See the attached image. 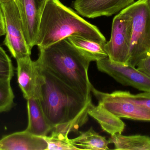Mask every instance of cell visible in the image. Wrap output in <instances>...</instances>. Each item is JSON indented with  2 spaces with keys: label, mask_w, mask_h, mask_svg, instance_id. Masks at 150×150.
Returning a JSON list of instances; mask_svg holds the SVG:
<instances>
[{
  "label": "cell",
  "mask_w": 150,
  "mask_h": 150,
  "mask_svg": "<svg viewBox=\"0 0 150 150\" xmlns=\"http://www.w3.org/2000/svg\"><path fill=\"white\" fill-rule=\"evenodd\" d=\"M40 68L45 82L39 100L47 121L55 131L68 135L71 132L77 133L79 129L88 121L92 98H86Z\"/></svg>",
  "instance_id": "cell-1"
},
{
  "label": "cell",
  "mask_w": 150,
  "mask_h": 150,
  "mask_svg": "<svg viewBox=\"0 0 150 150\" xmlns=\"http://www.w3.org/2000/svg\"><path fill=\"white\" fill-rule=\"evenodd\" d=\"M37 63L86 99L91 98L93 85L88 70L91 62L67 38L39 48Z\"/></svg>",
  "instance_id": "cell-2"
},
{
  "label": "cell",
  "mask_w": 150,
  "mask_h": 150,
  "mask_svg": "<svg viewBox=\"0 0 150 150\" xmlns=\"http://www.w3.org/2000/svg\"><path fill=\"white\" fill-rule=\"evenodd\" d=\"M74 36L107 42L96 26L82 18L59 0H47L41 16L36 45L38 48H45Z\"/></svg>",
  "instance_id": "cell-3"
},
{
  "label": "cell",
  "mask_w": 150,
  "mask_h": 150,
  "mask_svg": "<svg viewBox=\"0 0 150 150\" xmlns=\"http://www.w3.org/2000/svg\"><path fill=\"white\" fill-rule=\"evenodd\" d=\"M132 20L130 57L128 65L136 67L150 54V9L147 0H138L126 8Z\"/></svg>",
  "instance_id": "cell-4"
},
{
  "label": "cell",
  "mask_w": 150,
  "mask_h": 150,
  "mask_svg": "<svg viewBox=\"0 0 150 150\" xmlns=\"http://www.w3.org/2000/svg\"><path fill=\"white\" fill-rule=\"evenodd\" d=\"M132 33V18L125 8L114 18L111 38L105 45L110 60L127 65L130 57Z\"/></svg>",
  "instance_id": "cell-5"
},
{
  "label": "cell",
  "mask_w": 150,
  "mask_h": 150,
  "mask_svg": "<svg viewBox=\"0 0 150 150\" xmlns=\"http://www.w3.org/2000/svg\"><path fill=\"white\" fill-rule=\"evenodd\" d=\"M0 7L5 26V45L16 60L30 56L31 50L25 37L21 15L16 2L8 1L2 3Z\"/></svg>",
  "instance_id": "cell-6"
},
{
  "label": "cell",
  "mask_w": 150,
  "mask_h": 150,
  "mask_svg": "<svg viewBox=\"0 0 150 150\" xmlns=\"http://www.w3.org/2000/svg\"><path fill=\"white\" fill-rule=\"evenodd\" d=\"M91 92L99 105L119 118L134 120L150 121V108L126 100L112 93L102 92L92 87Z\"/></svg>",
  "instance_id": "cell-7"
},
{
  "label": "cell",
  "mask_w": 150,
  "mask_h": 150,
  "mask_svg": "<svg viewBox=\"0 0 150 150\" xmlns=\"http://www.w3.org/2000/svg\"><path fill=\"white\" fill-rule=\"evenodd\" d=\"M96 63L99 71L107 74L121 84L150 92V77L136 67L113 62L108 57L98 61Z\"/></svg>",
  "instance_id": "cell-8"
},
{
  "label": "cell",
  "mask_w": 150,
  "mask_h": 150,
  "mask_svg": "<svg viewBox=\"0 0 150 150\" xmlns=\"http://www.w3.org/2000/svg\"><path fill=\"white\" fill-rule=\"evenodd\" d=\"M16 61L18 82L24 98L26 100L40 99L45 82L41 68L30 56L18 59Z\"/></svg>",
  "instance_id": "cell-9"
},
{
  "label": "cell",
  "mask_w": 150,
  "mask_h": 150,
  "mask_svg": "<svg viewBox=\"0 0 150 150\" xmlns=\"http://www.w3.org/2000/svg\"><path fill=\"white\" fill-rule=\"evenodd\" d=\"M47 0H19L17 2L20 11L23 29L30 49L36 45L39 27Z\"/></svg>",
  "instance_id": "cell-10"
},
{
  "label": "cell",
  "mask_w": 150,
  "mask_h": 150,
  "mask_svg": "<svg viewBox=\"0 0 150 150\" xmlns=\"http://www.w3.org/2000/svg\"><path fill=\"white\" fill-rule=\"evenodd\" d=\"M135 0H75L73 6L85 17L94 18L110 16L120 12L134 2Z\"/></svg>",
  "instance_id": "cell-11"
},
{
  "label": "cell",
  "mask_w": 150,
  "mask_h": 150,
  "mask_svg": "<svg viewBox=\"0 0 150 150\" xmlns=\"http://www.w3.org/2000/svg\"><path fill=\"white\" fill-rule=\"evenodd\" d=\"M47 148L43 137L25 130L12 133L0 140V150H47Z\"/></svg>",
  "instance_id": "cell-12"
},
{
  "label": "cell",
  "mask_w": 150,
  "mask_h": 150,
  "mask_svg": "<svg viewBox=\"0 0 150 150\" xmlns=\"http://www.w3.org/2000/svg\"><path fill=\"white\" fill-rule=\"evenodd\" d=\"M27 109L28 123L25 130L38 136H47L53 128L45 116L39 99L27 100Z\"/></svg>",
  "instance_id": "cell-13"
},
{
  "label": "cell",
  "mask_w": 150,
  "mask_h": 150,
  "mask_svg": "<svg viewBox=\"0 0 150 150\" xmlns=\"http://www.w3.org/2000/svg\"><path fill=\"white\" fill-rule=\"evenodd\" d=\"M88 114L98 122L104 131L111 136L122 134L125 129L126 125L120 118L99 104L95 106L92 103L89 108Z\"/></svg>",
  "instance_id": "cell-14"
},
{
  "label": "cell",
  "mask_w": 150,
  "mask_h": 150,
  "mask_svg": "<svg viewBox=\"0 0 150 150\" xmlns=\"http://www.w3.org/2000/svg\"><path fill=\"white\" fill-rule=\"evenodd\" d=\"M67 38L91 62H97L108 57L105 49L106 42H99L79 36H71Z\"/></svg>",
  "instance_id": "cell-15"
},
{
  "label": "cell",
  "mask_w": 150,
  "mask_h": 150,
  "mask_svg": "<svg viewBox=\"0 0 150 150\" xmlns=\"http://www.w3.org/2000/svg\"><path fill=\"white\" fill-rule=\"evenodd\" d=\"M108 140L114 144L115 150H150V136H147L116 134Z\"/></svg>",
  "instance_id": "cell-16"
},
{
  "label": "cell",
  "mask_w": 150,
  "mask_h": 150,
  "mask_svg": "<svg viewBox=\"0 0 150 150\" xmlns=\"http://www.w3.org/2000/svg\"><path fill=\"white\" fill-rule=\"evenodd\" d=\"M79 135L71 139L72 143L80 150H108L109 140L100 135L93 128L85 132L79 131Z\"/></svg>",
  "instance_id": "cell-17"
},
{
  "label": "cell",
  "mask_w": 150,
  "mask_h": 150,
  "mask_svg": "<svg viewBox=\"0 0 150 150\" xmlns=\"http://www.w3.org/2000/svg\"><path fill=\"white\" fill-rule=\"evenodd\" d=\"M68 135L52 129L50 136L42 137L47 144V150H80L72 143Z\"/></svg>",
  "instance_id": "cell-18"
},
{
  "label": "cell",
  "mask_w": 150,
  "mask_h": 150,
  "mask_svg": "<svg viewBox=\"0 0 150 150\" xmlns=\"http://www.w3.org/2000/svg\"><path fill=\"white\" fill-rule=\"evenodd\" d=\"M11 81L0 79V114L11 110L15 105Z\"/></svg>",
  "instance_id": "cell-19"
},
{
  "label": "cell",
  "mask_w": 150,
  "mask_h": 150,
  "mask_svg": "<svg viewBox=\"0 0 150 150\" xmlns=\"http://www.w3.org/2000/svg\"><path fill=\"white\" fill-rule=\"evenodd\" d=\"M14 75V68L11 59L0 46V79L11 81Z\"/></svg>",
  "instance_id": "cell-20"
},
{
  "label": "cell",
  "mask_w": 150,
  "mask_h": 150,
  "mask_svg": "<svg viewBox=\"0 0 150 150\" xmlns=\"http://www.w3.org/2000/svg\"><path fill=\"white\" fill-rule=\"evenodd\" d=\"M115 93L122 98L150 108V92H143L138 94H133L128 91H115Z\"/></svg>",
  "instance_id": "cell-21"
},
{
  "label": "cell",
  "mask_w": 150,
  "mask_h": 150,
  "mask_svg": "<svg viewBox=\"0 0 150 150\" xmlns=\"http://www.w3.org/2000/svg\"><path fill=\"white\" fill-rule=\"evenodd\" d=\"M136 68L139 71L150 77V54L140 60Z\"/></svg>",
  "instance_id": "cell-22"
},
{
  "label": "cell",
  "mask_w": 150,
  "mask_h": 150,
  "mask_svg": "<svg viewBox=\"0 0 150 150\" xmlns=\"http://www.w3.org/2000/svg\"><path fill=\"white\" fill-rule=\"evenodd\" d=\"M5 34V26L1 9L0 7V37Z\"/></svg>",
  "instance_id": "cell-23"
},
{
  "label": "cell",
  "mask_w": 150,
  "mask_h": 150,
  "mask_svg": "<svg viewBox=\"0 0 150 150\" xmlns=\"http://www.w3.org/2000/svg\"><path fill=\"white\" fill-rule=\"evenodd\" d=\"M13 1L16 2H18L19 0H0V5L3 3L5 2L8 1Z\"/></svg>",
  "instance_id": "cell-24"
},
{
  "label": "cell",
  "mask_w": 150,
  "mask_h": 150,
  "mask_svg": "<svg viewBox=\"0 0 150 150\" xmlns=\"http://www.w3.org/2000/svg\"><path fill=\"white\" fill-rule=\"evenodd\" d=\"M148 1V3H149V6L150 9V0H147Z\"/></svg>",
  "instance_id": "cell-25"
}]
</instances>
